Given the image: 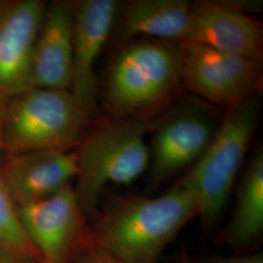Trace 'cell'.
<instances>
[{
    "instance_id": "1",
    "label": "cell",
    "mask_w": 263,
    "mask_h": 263,
    "mask_svg": "<svg viewBox=\"0 0 263 263\" xmlns=\"http://www.w3.org/2000/svg\"><path fill=\"white\" fill-rule=\"evenodd\" d=\"M195 217V200L178 182L156 198H110L90 224L91 239L123 263H157Z\"/></svg>"
},
{
    "instance_id": "2",
    "label": "cell",
    "mask_w": 263,
    "mask_h": 263,
    "mask_svg": "<svg viewBox=\"0 0 263 263\" xmlns=\"http://www.w3.org/2000/svg\"><path fill=\"white\" fill-rule=\"evenodd\" d=\"M183 85L179 45L141 41L123 49L103 89L105 107L125 121H148Z\"/></svg>"
},
{
    "instance_id": "3",
    "label": "cell",
    "mask_w": 263,
    "mask_h": 263,
    "mask_svg": "<svg viewBox=\"0 0 263 263\" xmlns=\"http://www.w3.org/2000/svg\"><path fill=\"white\" fill-rule=\"evenodd\" d=\"M257 94L228 107L213 140L179 183L190 192L204 228L216 224L226 209L236 177L260 117Z\"/></svg>"
},
{
    "instance_id": "4",
    "label": "cell",
    "mask_w": 263,
    "mask_h": 263,
    "mask_svg": "<svg viewBox=\"0 0 263 263\" xmlns=\"http://www.w3.org/2000/svg\"><path fill=\"white\" fill-rule=\"evenodd\" d=\"M155 123L153 119L123 121L85 135L76 151L78 173L73 189L88 219L97 216L108 183L129 184L148 169L145 135Z\"/></svg>"
},
{
    "instance_id": "5",
    "label": "cell",
    "mask_w": 263,
    "mask_h": 263,
    "mask_svg": "<svg viewBox=\"0 0 263 263\" xmlns=\"http://www.w3.org/2000/svg\"><path fill=\"white\" fill-rule=\"evenodd\" d=\"M90 120L69 91L29 88L7 101L4 153L71 151Z\"/></svg>"
},
{
    "instance_id": "6",
    "label": "cell",
    "mask_w": 263,
    "mask_h": 263,
    "mask_svg": "<svg viewBox=\"0 0 263 263\" xmlns=\"http://www.w3.org/2000/svg\"><path fill=\"white\" fill-rule=\"evenodd\" d=\"M183 85L214 104L228 107L256 94L261 61L228 54L194 42H179Z\"/></svg>"
},
{
    "instance_id": "7",
    "label": "cell",
    "mask_w": 263,
    "mask_h": 263,
    "mask_svg": "<svg viewBox=\"0 0 263 263\" xmlns=\"http://www.w3.org/2000/svg\"><path fill=\"white\" fill-rule=\"evenodd\" d=\"M22 228L41 263H70L91 239V226L73 185L40 202L18 208Z\"/></svg>"
},
{
    "instance_id": "8",
    "label": "cell",
    "mask_w": 263,
    "mask_h": 263,
    "mask_svg": "<svg viewBox=\"0 0 263 263\" xmlns=\"http://www.w3.org/2000/svg\"><path fill=\"white\" fill-rule=\"evenodd\" d=\"M153 129L146 193L181 170L193 166L213 140L217 127L206 111L182 107L156 120Z\"/></svg>"
},
{
    "instance_id": "9",
    "label": "cell",
    "mask_w": 263,
    "mask_h": 263,
    "mask_svg": "<svg viewBox=\"0 0 263 263\" xmlns=\"http://www.w3.org/2000/svg\"><path fill=\"white\" fill-rule=\"evenodd\" d=\"M77 173L76 151L4 153L0 159V177L17 208L55 195L72 184Z\"/></svg>"
},
{
    "instance_id": "10",
    "label": "cell",
    "mask_w": 263,
    "mask_h": 263,
    "mask_svg": "<svg viewBox=\"0 0 263 263\" xmlns=\"http://www.w3.org/2000/svg\"><path fill=\"white\" fill-rule=\"evenodd\" d=\"M114 0L73 1L72 79L69 92L90 118L97 108L98 83L94 67L110 36L117 14Z\"/></svg>"
},
{
    "instance_id": "11",
    "label": "cell",
    "mask_w": 263,
    "mask_h": 263,
    "mask_svg": "<svg viewBox=\"0 0 263 263\" xmlns=\"http://www.w3.org/2000/svg\"><path fill=\"white\" fill-rule=\"evenodd\" d=\"M46 5L0 0V92L8 99L31 88V59Z\"/></svg>"
},
{
    "instance_id": "12",
    "label": "cell",
    "mask_w": 263,
    "mask_h": 263,
    "mask_svg": "<svg viewBox=\"0 0 263 263\" xmlns=\"http://www.w3.org/2000/svg\"><path fill=\"white\" fill-rule=\"evenodd\" d=\"M228 54L262 60V25L224 2L190 3L186 37Z\"/></svg>"
},
{
    "instance_id": "13",
    "label": "cell",
    "mask_w": 263,
    "mask_h": 263,
    "mask_svg": "<svg viewBox=\"0 0 263 263\" xmlns=\"http://www.w3.org/2000/svg\"><path fill=\"white\" fill-rule=\"evenodd\" d=\"M73 1L46 5L31 59V88L69 91L72 79Z\"/></svg>"
},
{
    "instance_id": "14",
    "label": "cell",
    "mask_w": 263,
    "mask_h": 263,
    "mask_svg": "<svg viewBox=\"0 0 263 263\" xmlns=\"http://www.w3.org/2000/svg\"><path fill=\"white\" fill-rule=\"evenodd\" d=\"M190 2L185 0H133L123 5L116 30L118 40L136 35L182 42L187 33Z\"/></svg>"
},
{
    "instance_id": "15",
    "label": "cell",
    "mask_w": 263,
    "mask_h": 263,
    "mask_svg": "<svg viewBox=\"0 0 263 263\" xmlns=\"http://www.w3.org/2000/svg\"><path fill=\"white\" fill-rule=\"evenodd\" d=\"M262 231L263 152L259 149L245 172L224 239L227 244L242 248L252 244Z\"/></svg>"
},
{
    "instance_id": "16",
    "label": "cell",
    "mask_w": 263,
    "mask_h": 263,
    "mask_svg": "<svg viewBox=\"0 0 263 263\" xmlns=\"http://www.w3.org/2000/svg\"><path fill=\"white\" fill-rule=\"evenodd\" d=\"M0 251L36 258L37 253L25 234L18 216V208L12 199L0 177ZM41 262V261H40Z\"/></svg>"
},
{
    "instance_id": "17",
    "label": "cell",
    "mask_w": 263,
    "mask_h": 263,
    "mask_svg": "<svg viewBox=\"0 0 263 263\" xmlns=\"http://www.w3.org/2000/svg\"><path fill=\"white\" fill-rule=\"evenodd\" d=\"M70 263H123L104 249L95 244L92 239L77 253Z\"/></svg>"
},
{
    "instance_id": "18",
    "label": "cell",
    "mask_w": 263,
    "mask_h": 263,
    "mask_svg": "<svg viewBox=\"0 0 263 263\" xmlns=\"http://www.w3.org/2000/svg\"><path fill=\"white\" fill-rule=\"evenodd\" d=\"M188 263H263V255L261 254L234 256L205 255L195 258L188 257Z\"/></svg>"
},
{
    "instance_id": "19",
    "label": "cell",
    "mask_w": 263,
    "mask_h": 263,
    "mask_svg": "<svg viewBox=\"0 0 263 263\" xmlns=\"http://www.w3.org/2000/svg\"><path fill=\"white\" fill-rule=\"evenodd\" d=\"M7 101L4 95L0 92V159L3 156L5 148H4V133H5V121H6V107Z\"/></svg>"
},
{
    "instance_id": "20",
    "label": "cell",
    "mask_w": 263,
    "mask_h": 263,
    "mask_svg": "<svg viewBox=\"0 0 263 263\" xmlns=\"http://www.w3.org/2000/svg\"><path fill=\"white\" fill-rule=\"evenodd\" d=\"M0 263H41L36 258L0 251Z\"/></svg>"
},
{
    "instance_id": "21",
    "label": "cell",
    "mask_w": 263,
    "mask_h": 263,
    "mask_svg": "<svg viewBox=\"0 0 263 263\" xmlns=\"http://www.w3.org/2000/svg\"><path fill=\"white\" fill-rule=\"evenodd\" d=\"M180 263H188V256L185 255V254H182V255L180 256Z\"/></svg>"
}]
</instances>
